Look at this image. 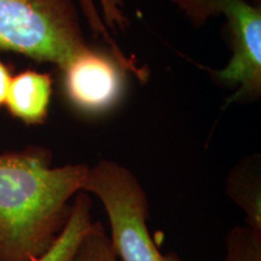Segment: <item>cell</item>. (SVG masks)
<instances>
[{"label": "cell", "mask_w": 261, "mask_h": 261, "mask_svg": "<svg viewBox=\"0 0 261 261\" xmlns=\"http://www.w3.org/2000/svg\"><path fill=\"white\" fill-rule=\"evenodd\" d=\"M89 167H55L50 150L37 145L0 152V261H38L54 246Z\"/></svg>", "instance_id": "1"}, {"label": "cell", "mask_w": 261, "mask_h": 261, "mask_svg": "<svg viewBox=\"0 0 261 261\" xmlns=\"http://www.w3.org/2000/svg\"><path fill=\"white\" fill-rule=\"evenodd\" d=\"M89 48L71 0H0V52L61 69Z\"/></svg>", "instance_id": "2"}, {"label": "cell", "mask_w": 261, "mask_h": 261, "mask_svg": "<svg viewBox=\"0 0 261 261\" xmlns=\"http://www.w3.org/2000/svg\"><path fill=\"white\" fill-rule=\"evenodd\" d=\"M83 191L96 196L109 219L110 241L122 261H182L162 254L148 227L149 201L138 178L125 166L100 160L89 167Z\"/></svg>", "instance_id": "3"}, {"label": "cell", "mask_w": 261, "mask_h": 261, "mask_svg": "<svg viewBox=\"0 0 261 261\" xmlns=\"http://www.w3.org/2000/svg\"><path fill=\"white\" fill-rule=\"evenodd\" d=\"M184 10L188 17L201 24L210 16H225L232 57L221 70L212 71L220 84L237 87L226 100L227 104L240 99L260 96L261 91V11L246 0H173Z\"/></svg>", "instance_id": "4"}, {"label": "cell", "mask_w": 261, "mask_h": 261, "mask_svg": "<svg viewBox=\"0 0 261 261\" xmlns=\"http://www.w3.org/2000/svg\"><path fill=\"white\" fill-rule=\"evenodd\" d=\"M122 69L115 58L86 48L61 69L65 97L86 115L109 113L122 98Z\"/></svg>", "instance_id": "5"}, {"label": "cell", "mask_w": 261, "mask_h": 261, "mask_svg": "<svg viewBox=\"0 0 261 261\" xmlns=\"http://www.w3.org/2000/svg\"><path fill=\"white\" fill-rule=\"evenodd\" d=\"M51 98V75L24 70L12 75L4 107L10 115L24 125L38 126L46 121Z\"/></svg>", "instance_id": "6"}, {"label": "cell", "mask_w": 261, "mask_h": 261, "mask_svg": "<svg viewBox=\"0 0 261 261\" xmlns=\"http://www.w3.org/2000/svg\"><path fill=\"white\" fill-rule=\"evenodd\" d=\"M226 194L243 212L246 226L261 233V172L255 158L243 160L231 169Z\"/></svg>", "instance_id": "7"}, {"label": "cell", "mask_w": 261, "mask_h": 261, "mask_svg": "<svg viewBox=\"0 0 261 261\" xmlns=\"http://www.w3.org/2000/svg\"><path fill=\"white\" fill-rule=\"evenodd\" d=\"M84 16L93 34L102 38L112 48V55L119 62L123 69H128L142 79L144 69L137 67L135 61L129 60L116 44L110 31L115 32L116 28L123 29L127 25V17L123 14L122 0H80Z\"/></svg>", "instance_id": "8"}, {"label": "cell", "mask_w": 261, "mask_h": 261, "mask_svg": "<svg viewBox=\"0 0 261 261\" xmlns=\"http://www.w3.org/2000/svg\"><path fill=\"white\" fill-rule=\"evenodd\" d=\"M93 224L90 194L80 191L71 203L70 215L56 242L38 261H68L81 237Z\"/></svg>", "instance_id": "9"}, {"label": "cell", "mask_w": 261, "mask_h": 261, "mask_svg": "<svg viewBox=\"0 0 261 261\" xmlns=\"http://www.w3.org/2000/svg\"><path fill=\"white\" fill-rule=\"evenodd\" d=\"M110 237L99 221H93L68 261H119Z\"/></svg>", "instance_id": "10"}, {"label": "cell", "mask_w": 261, "mask_h": 261, "mask_svg": "<svg viewBox=\"0 0 261 261\" xmlns=\"http://www.w3.org/2000/svg\"><path fill=\"white\" fill-rule=\"evenodd\" d=\"M225 261H261V233L236 226L226 238Z\"/></svg>", "instance_id": "11"}, {"label": "cell", "mask_w": 261, "mask_h": 261, "mask_svg": "<svg viewBox=\"0 0 261 261\" xmlns=\"http://www.w3.org/2000/svg\"><path fill=\"white\" fill-rule=\"evenodd\" d=\"M11 77L12 75L11 71H10V68L4 63V62L0 60V108L5 106L6 94H8Z\"/></svg>", "instance_id": "12"}]
</instances>
